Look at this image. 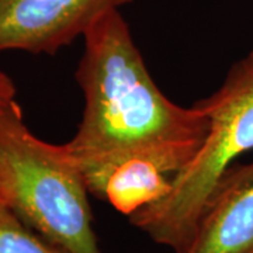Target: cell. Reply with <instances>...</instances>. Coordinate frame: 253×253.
Instances as JSON below:
<instances>
[{
  "label": "cell",
  "instance_id": "cell-2",
  "mask_svg": "<svg viewBox=\"0 0 253 253\" xmlns=\"http://www.w3.org/2000/svg\"><path fill=\"white\" fill-rule=\"evenodd\" d=\"M89 190L65 145L26 126L14 100L0 109V201L26 225L68 253H101Z\"/></svg>",
  "mask_w": 253,
  "mask_h": 253
},
{
  "label": "cell",
  "instance_id": "cell-6",
  "mask_svg": "<svg viewBox=\"0 0 253 253\" xmlns=\"http://www.w3.org/2000/svg\"><path fill=\"white\" fill-rule=\"evenodd\" d=\"M172 174L161 165L144 158H132L111 169L100 200L131 217L138 210L165 199L172 189Z\"/></svg>",
  "mask_w": 253,
  "mask_h": 253
},
{
  "label": "cell",
  "instance_id": "cell-8",
  "mask_svg": "<svg viewBox=\"0 0 253 253\" xmlns=\"http://www.w3.org/2000/svg\"><path fill=\"white\" fill-rule=\"evenodd\" d=\"M16 86L13 81L3 71H0V109L14 101Z\"/></svg>",
  "mask_w": 253,
  "mask_h": 253
},
{
  "label": "cell",
  "instance_id": "cell-4",
  "mask_svg": "<svg viewBox=\"0 0 253 253\" xmlns=\"http://www.w3.org/2000/svg\"><path fill=\"white\" fill-rule=\"evenodd\" d=\"M132 0H0V51L56 54Z\"/></svg>",
  "mask_w": 253,
  "mask_h": 253
},
{
  "label": "cell",
  "instance_id": "cell-7",
  "mask_svg": "<svg viewBox=\"0 0 253 253\" xmlns=\"http://www.w3.org/2000/svg\"><path fill=\"white\" fill-rule=\"evenodd\" d=\"M0 253H68L26 225L0 201Z\"/></svg>",
  "mask_w": 253,
  "mask_h": 253
},
{
  "label": "cell",
  "instance_id": "cell-3",
  "mask_svg": "<svg viewBox=\"0 0 253 253\" xmlns=\"http://www.w3.org/2000/svg\"><path fill=\"white\" fill-rule=\"evenodd\" d=\"M197 104L210 120L200 152L173 177L165 199L129 217L132 225L174 253L189 248L224 173L241 155L253 149V51L234 63L222 84Z\"/></svg>",
  "mask_w": 253,
  "mask_h": 253
},
{
  "label": "cell",
  "instance_id": "cell-5",
  "mask_svg": "<svg viewBox=\"0 0 253 253\" xmlns=\"http://www.w3.org/2000/svg\"><path fill=\"white\" fill-rule=\"evenodd\" d=\"M184 253H253V162L224 173Z\"/></svg>",
  "mask_w": 253,
  "mask_h": 253
},
{
  "label": "cell",
  "instance_id": "cell-1",
  "mask_svg": "<svg viewBox=\"0 0 253 253\" xmlns=\"http://www.w3.org/2000/svg\"><path fill=\"white\" fill-rule=\"evenodd\" d=\"M76 81L84 94L78 131L65 148L100 200L113 168L132 158L161 165L173 177L197 156L210 120L196 103L181 107L156 86L120 10L91 26Z\"/></svg>",
  "mask_w": 253,
  "mask_h": 253
}]
</instances>
